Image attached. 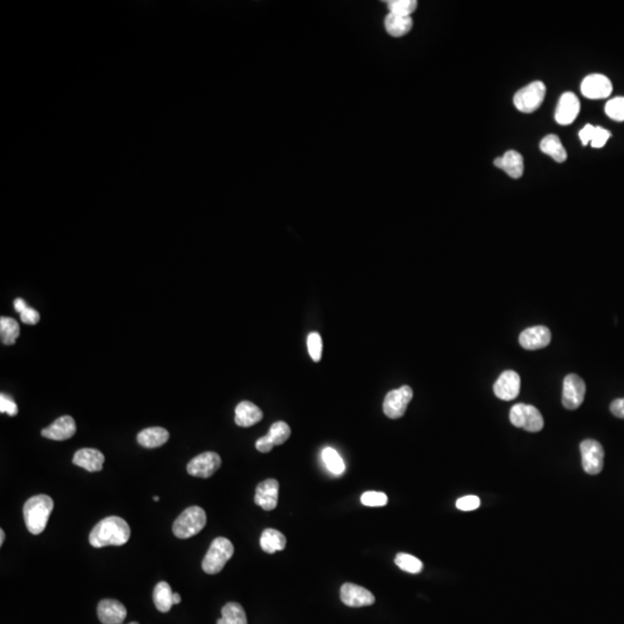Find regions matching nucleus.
<instances>
[{
	"instance_id": "9d476101",
	"label": "nucleus",
	"mask_w": 624,
	"mask_h": 624,
	"mask_svg": "<svg viewBox=\"0 0 624 624\" xmlns=\"http://www.w3.org/2000/svg\"><path fill=\"white\" fill-rule=\"evenodd\" d=\"M221 467V457L217 452H204L188 463V473L195 478L208 479Z\"/></svg>"
},
{
	"instance_id": "72a5a7b5",
	"label": "nucleus",
	"mask_w": 624,
	"mask_h": 624,
	"mask_svg": "<svg viewBox=\"0 0 624 624\" xmlns=\"http://www.w3.org/2000/svg\"><path fill=\"white\" fill-rule=\"evenodd\" d=\"M308 350H309L311 359L315 362L322 360L323 341L322 337L317 332L310 333L308 337Z\"/></svg>"
},
{
	"instance_id": "a19ab883",
	"label": "nucleus",
	"mask_w": 624,
	"mask_h": 624,
	"mask_svg": "<svg viewBox=\"0 0 624 624\" xmlns=\"http://www.w3.org/2000/svg\"><path fill=\"white\" fill-rule=\"evenodd\" d=\"M594 130H596V127L591 125V124H587L586 127L579 132V138H581L583 145L586 146L590 144L591 140L593 138Z\"/></svg>"
},
{
	"instance_id": "49530a36",
	"label": "nucleus",
	"mask_w": 624,
	"mask_h": 624,
	"mask_svg": "<svg viewBox=\"0 0 624 624\" xmlns=\"http://www.w3.org/2000/svg\"><path fill=\"white\" fill-rule=\"evenodd\" d=\"M153 500H154V502H158V496H154V497H153Z\"/></svg>"
},
{
	"instance_id": "f257e3e1",
	"label": "nucleus",
	"mask_w": 624,
	"mask_h": 624,
	"mask_svg": "<svg viewBox=\"0 0 624 624\" xmlns=\"http://www.w3.org/2000/svg\"><path fill=\"white\" fill-rule=\"evenodd\" d=\"M130 537L129 524L121 517L112 516L107 517L96 524L90 532V542L95 548L123 546Z\"/></svg>"
},
{
	"instance_id": "2eb2a0df",
	"label": "nucleus",
	"mask_w": 624,
	"mask_h": 624,
	"mask_svg": "<svg viewBox=\"0 0 624 624\" xmlns=\"http://www.w3.org/2000/svg\"><path fill=\"white\" fill-rule=\"evenodd\" d=\"M552 340V333L546 326L526 328L520 333V343L527 350H541L547 347Z\"/></svg>"
},
{
	"instance_id": "ddd939ff",
	"label": "nucleus",
	"mask_w": 624,
	"mask_h": 624,
	"mask_svg": "<svg viewBox=\"0 0 624 624\" xmlns=\"http://www.w3.org/2000/svg\"><path fill=\"white\" fill-rule=\"evenodd\" d=\"M520 377L516 371H504L494 384L495 396L505 402L516 399L520 394Z\"/></svg>"
},
{
	"instance_id": "473e14b6",
	"label": "nucleus",
	"mask_w": 624,
	"mask_h": 624,
	"mask_svg": "<svg viewBox=\"0 0 624 624\" xmlns=\"http://www.w3.org/2000/svg\"><path fill=\"white\" fill-rule=\"evenodd\" d=\"M605 112L613 121L624 122V97L609 99L606 104Z\"/></svg>"
},
{
	"instance_id": "5701e85b",
	"label": "nucleus",
	"mask_w": 624,
	"mask_h": 624,
	"mask_svg": "<svg viewBox=\"0 0 624 624\" xmlns=\"http://www.w3.org/2000/svg\"><path fill=\"white\" fill-rule=\"evenodd\" d=\"M540 149L542 153L549 155L550 158L559 163L566 162V158H568L564 146L559 140V136H555V134H548V136H544V139L541 140Z\"/></svg>"
},
{
	"instance_id": "4468645a",
	"label": "nucleus",
	"mask_w": 624,
	"mask_h": 624,
	"mask_svg": "<svg viewBox=\"0 0 624 624\" xmlns=\"http://www.w3.org/2000/svg\"><path fill=\"white\" fill-rule=\"evenodd\" d=\"M279 483L275 479H267L257 485L254 503L265 511L274 510L278 507Z\"/></svg>"
},
{
	"instance_id": "7ed1b4c3",
	"label": "nucleus",
	"mask_w": 624,
	"mask_h": 624,
	"mask_svg": "<svg viewBox=\"0 0 624 624\" xmlns=\"http://www.w3.org/2000/svg\"><path fill=\"white\" fill-rule=\"evenodd\" d=\"M206 522L208 517L204 509L199 507H188L173 522V534L180 539L192 538L204 529Z\"/></svg>"
},
{
	"instance_id": "7c9ffc66",
	"label": "nucleus",
	"mask_w": 624,
	"mask_h": 624,
	"mask_svg": "<svg viewBox=\"0 0 624 624\" xmlns=\"http://www.w3.org/2000/svg\"><path fill=\"white\" fill-rule=\"evenodd\" d=\"M291 426H288L284 421H279L271 426L267 436L272 441L274 446H276V445H282L287 442L288 439L291 437Z\"/></svg>"
},
{
	"instance_id": "a211bd4d",
	"label": "nucleus",
	"mask_w": 624,
	"mask_h": 624,
	"mask_svg": "<svg viewBox=\"0 0 624 624\" xmlns=\"http://www.w3.org/2000/svg\"><path fill=\"white\" fill-rule=\"evenodd\" d=\"M77 424L75 419L68 415L59 417L51 426L42 430V436L53 441H66L75 436Z\"/></svg>"
},
{
	"instance_id": "cd10ccee",
	"label": "nucleus",
	"mask_w": 624,
	"mask_h": 624,
	"mask_svg": "<svg viewBox=\"0 0 624 624\" xmlns=\"http://www.w3.org/2000/svg\"><path fill=\"white\" fill-rule=\"evenodd\" d=\"M0 335L1 343L7 346L14 345L20 335V326L16 319L10 317H1L0 319Z\"/></svg>"
},
{
	"instance_id": "412c9836",
	"label": "nucleus",
	"mask_w": 624,
	"mask_h": 624,
	"mask_svg": "<svg viewBox=\"0 0 624 624\" xmlns=\"http://www.w3.org/2000/svg\"><path fill=\"white\" fill-rule=\"evenodd\" d=\"M263 411L251 402H242L235 409V422L237 426L247 428L263 420Z\"/></svg>"
},
{
	"instance_id": "aec40b11",
	"label": "nucleus",
	"mask_w": 624,
	"mask_h": 624,
	"mask_svg": "<svg viewBox=\"0 0 624 624\" xmlns=\"http://www.w3.org/2000/svg\"><path fill=\"white\" fill-rule=\"evenodd\" d=\"M494 163L515 180L520 178L524 173V158L518 151H507L503 156L496 158Z\"/></svg>"
},
{
	"instance_id": "bb28decb",
	"label": "nucleus",
	"mask_w": 624,
	"mask_h": 624,
	"mask_svg": "<svg viewBox=\"0 0 624 624\" xmlns=\"http://www.w3.org/2000/svg\"><path fill=\"white\" fill-rule=\"evenodd\" d=\"M221 618L217 624H247V614L240 603H228L221 610Z\"/></svg>"
},
{
	"instance_id": "f704fd0d",
	"label": "nucleus",
	"mask_w": 624,
	"mask_h": 624,
	"mask_svg": "<svg viewBox=\"0 0 624 624\" xmlns=\"http://www.w3.org/2000/svg\"><path fill=\"white\" fill-rule=\"evenodd\" d=\"M389 498L384 493L367 492L361 496V503L365 507H385Z\"/></svg>"
},
{
	"instance_id": "6e6552de",
	"label": "nucleus",
	"mask_w": 624,
	"mask_h": 624,
	"mask_svg": "<svg viewBox=\"0 0 624 624\" xmlns=\"http://www.w3.org/2000/svg\"><path fill=\"white\" fill-rule=\"evenodd\" d=\"M581 461L583 467L587 474L596 475L603 468V445L596 442L594 439H585L581 443Z\"/></svg>"
},
{
	"instance_id": "20e7f679",
	"label": "nucleus",
	"mask_w": 624,
	"mask_h": 624,
	"mask_svg": "<svg viewBox=\"0 0 624 624\" xmlns=\"http://www.w3.org/2000/svg\"><path fill=\"white\" fill-rule=\"evenodd\" d=\"M234 555V546L227 538L215 539L210 544L206 556L203 559V570L208 575H217L222 571L229 559Z\"/></svg>"
},
{
	"instance_id": "393cba45",
	"label": "nucleus",
	"mask_w": 624,
	"mask_h": 624,
	"mask_svg": "<svg viewBox=\"0 0 624 624\" xmlns=\"http://www.w3.org/2000/svg\"><path fill=\"white\" fill-rule=\"evenodd\" d=\"M413 27V20L411 16H402L389 13L385 19V28L391 36L402 38L407 34Z\"/></svg>"
},
{
	"instance_id": "1a4fd4ad",
	"label": "nucleus",
	"mask_w": 624,
	"mask_h": 624,
	"mask_svg": "<svg viewBox=\"0 0 624 624\" xmlns=\"http://www.w3.org/2000/svg\"><path fill=\"white\" fill-rule=\"evenodd\" d=\"M586 387L578 375L570 374L563 382L562 404L566 409H577L584 402Z\"/></svg>"
},
{
	"instance_id": "c756f323",
	"label": "nucleus",
	"mask_w": 624,
	"mask_h": 624,
	"mask_svg": "<svg viewBox=\"0 0 624 624\" xmlns=\"http://www.w3.org/2000/svg\"><path fill=\"white\" fill-rule=\"evenodd\" d=\"M394 563L397 566L402 569V571L408 574H420L424 570V563L409 554L399 553L394 559Z\"/></svg>"
},
{
	"instance_id": "a18cd8bd",
	"label": "nucleus",
	"mask_w": 624,
	"mask_h": 624,
	"mask_svg": "<svg viewBox=\"0 0 624 624\" xmlns=\"http://www.w3.org/2000/svg\"><path fill=\"white\" fill-rule=\"evenodd\" d=\"M4 541H5V532H4V529H1L0 531V546H3Z\"/></svg>"
},
{
	"instance_id": "a878e982",
	"label": "nucleus",
	"mask_w": 624,
	"mask_h": 624,
	"mask_svg": "<svg viewBox=\"0 0 624 624\" xmlns=\"http://www.w3.org/2000/svg\"><path fill=\"white\" fill-rule=\"evenodd\" d=\"M173 592L171 591V585L166 581H160L155 586L154 592H153V600H154L155 607L158 608V612L168 613L171 610L173 606Z\"/></svg>"
},
{
	"instance_id": "0eeeda50",
	"label": "nucleus",
	"mask_w": 624,
	"mask_h": 624,
	"mask_svg": "<svg viewBox=\"0 0 624 624\" xmlns=\"http://www.w3.org/2000/svg\"><path fill=\"white\" fill-rule=\"evenodd\" d=\"M411 399H413V389L408 385L389 391L384 399V413L392 420L400 419L405 414L408 404L411 402Z\"/></svg>"
},
{
	"instance_id": "4be33fe9",
	"label": "nucleus",
	"mask_w": 624,
	"mask_h": 624,
	"mask_svg": "<svg viewBox=\"0 0 624 624\" xmlns=\"http://www.w3.org/2000/svg\"><path fill=\"white\" fill-rule=\"evenodd\" d=\"M138 443L147 448H160L169 439V433L161 426H151L138 434Z\"/></svg>"
},
{
	"instance_id": "c03bdc74",
	"label": "nucleus",
	"mask_w": 624,
	"mask_h": 624,
	"mask_svg": "<svg viewBox=\"0 0 624 624\" xmlns=\"http://www.w3.org/2000/svg\"><path fill=\"white\" fill-rule=\"evenodd\" d=\"M173 605H178V603H181V601H182V598H181L180 594L173 593Z\"/></svg>"
},
{
	"instance_id": "dca6fc26",
	"label": "nucleus",
	"mask_w": 624,
	"mask_h": 624,
	"mask_svg": "<svg viewBox=\"0 0 624 624\" xmlns=\"http://www.w3.org/2000/svg\"><path fill=\"white\" fill-rule=\"evenodd\" d=\"M581 110V102L574 93L563 94L557 104L555 119L559 125H569L574 123Z\"/></svg>"
},
{
	"instance_id": "e433bc0d",
	"label": "nucleus",
	"mask_w": 624,
	"mask_h": 624,
	"mask_svg": "<svg viewBox=\"0 0 624 624\" xmlns=\"http://www.w3.org/2000/svg\"><path fill=\"white\" fill-rule=\"evenodd\" d=\"M610 136L612 134L609 131L605 130L603 127H596L593 138L591 140V146L593 149H601L606 145V142L610 138Z\"/></svg>"
},
{
	"instance_id": "f03ea898",
	"label": "nucleus",
	"mask_w": 624,
	"mask_h": 624,
	"mask_svg": "<svg viewBox=\"0 0 624 624\" xmlns=\"http://www.w3.org/2000/svg\"><path fill=\"white\" fill-rule=\"evenodd\" d=\"M53 510V498L48 495L33 496L26 502L23 505V518L31 534H41L45 529Z\"/></svg>"
},
{
	"instance_id": "4c0bfd02",
	"label": "nucleus",
	"mask_w": 624,
	"mask_h": 624,
	"mask_svg": "<svg viewBox=\"0 0 624 624\" xmlns=\"http://www.w3.org/2000/svg\"><path fill=\"white\" fill-rule=\"evenodd\" d=\"M0 411L6 413L10 416H16L18 414V406H16V402L4 393L0 396Z\"/></svg>"
},
{
	"instance_id": "6ab92c4d",
	"label": "nucleus",
	"mask_w": 624,
	"mask_h": 624,
	"mask_svg": "<svg viewBox=\"0 0 624 624\" xmlns=\"http://www.w3.org/2000/svg\"><path fill=\"white\" fill-rule=\"evenodd\" d=\"M104 461V454L96 448H81L73 457V463L88 472L102 470Z\"/></svg>"
},
{
	"instance_id": "de8ad7c7",
	"label": "nucleus",
	"mask_w": 624,
	"mask_h": 624,
	"mask_svg": "<svg viewBox=\"0 0 624 624\" xmlns=\"http://www.w3.org/2000/svg\"><path fill=\"white\" fill-rule=\"evenodd\" d=\"M129 624H139V623H138V622H131V623H129Z\"/></svg>"
},
{
	"instance_id": "79ce46f5",
	"label": "nucleus",
	"mask_w": 624,
	"mask_h": 624,
	"mask_svg": "<svg viewBox=\"0 0 624 624\" xmlns=\"http://www.w3.org/2000/svg\"><path fill=\"white\" fill-rule=\"evenodd\" d=\"M610 411L615 416L624 419V398L614 400L610 405Z\"/></svg>"
},
{
	"instance_id": "c85d7f7f",
	"label": "nucleus",
	"mask_w": 624,
	"mask_h": 624,
	"mask_svg": "<svg viewBox=\"0 0 624 624\" xmlns=\"http://www.w3.org/2000/svg\"><path fill=\"white\" fill-rule=\"evenodd\" d=\"M323 461H324L325 465L328 467L330 472L335 474V475H340L345 472V463H343V458L340 457V454L338 453L334 448H326L323 450L322 453Z\"/></svg>"
},
{
	"instance_id": "f3484780",
	"label": "nucleus",
	"mask_w": 624,
	"mask_h": 624,
	"mask_svg": "<svg viewBox=\"0 0 624 624\" xmlns=\"http://www.w3.org/2000/svg\"><path fill=\"white\" fill-rule=\"evenodd\" d=\"M127 610L118 600L104 599L97 606V616L103 624H123Z\"/></svg>"
},
{
	"instance_id": "ea45409f",
	"label": "nucleus",
	"mask_w": 624,
	"mask_h": 624,
	"mask_svg": "<svg viewBox=\"0 0 624 624\" xmlns=\"http://www.w3.org/2000/svg\"><path fill=\"white\" fill-rule=\"evenodd\" d=\"M273 448H274V444H273L272 441L269 439L267 435L260 437L256 442V448L258 451L262 452V453H267Z\"/></svg>"
},
{
	"instance_id": "2f4dec72",
	"label": "nucleus",
	"mask_w": 624,
	"mask_h": 624,
	"mask_svg": "<svg viewBox=\"0 0 624 624\" xmlns=\"http://www.w3.org/2000/svg\"><path fill=\"white\" fill-rule=\"evenodd\" d=\"M387 4L389 13L402 16H411L417 7V1L415 0H393L387 1Z\"/></svg>"
},
{
	"instance_id": "c9c22d12",
	"label": "nucleus",
	"mask_w": 624,
	"mask_h": 624,
	"mask_svg": "<svg viewBox=\"0 0 624 624\" xmlns=\"http://www.w3.org/2000/svg\"><path fill=\"white\" fill-rule=\"evenodd\" d=\"M480 505H481V500L474 495L463 496V497L459 498L456 503V507L461 511L476 510L478 507H480Z\"/></svg>"
},
{
	"instance_id": "9b49d317",
	"label": "nucleus",
	"mask_w": 624,
	"mask_h": 624,
	"mask_svg": "<svg viewBox=\"0 0 624 624\" xmlns=\"http://www.w3.org/2000/svg\"><path fill=\"white\" fill-rule=\"evenodd\" d=\"M581 90L586 99H606L612 94V81L603 75H587L581 82Z\"/></svg>"
},
{
	"instance_id": "39448f33",
	"label": "nucleus",
	"mask_w": 624,
	"mask_h": 624,
	"mask_svg": "<svg viewBox=\"0 0 624 624\" xmlns=\"http://www.w3.org/2000/svg\"><path fill=\"white\" fill-rule=\"evenodd\" d=\"M510 421L517 428H522L529 433H538L544 428V417L534 406L517 404L510 411Z\"/></svg>"
},
{
	"instance_id": "f8f14e48",
	"label": "nucleus",
	"mask_w": 624,
	"mask_h": 624,
	"mask_svg": "<svg viewBox=\"0 0 624 624\" xmlns=\"http://www.w3.org/2000/svg\"><path fill=\"white\" fill-rule=\"evenodd\" d=\"M340 598L345 605L355 608L374 605L376 601L374 594L371 593L370 591L352 583H346L341 586Z\"/></svg>"
},
{
	"instance_id": "423d86ee",
	"label": "nucleus",
	"mask_w": 624,
	"mask_h": 624,
	"mask_svg": "<svg viewBox=\"0 0 624 624\" xmlns=\"http://www.w3.org/2000/svg\"><path fill=\"white\" fill-rule=\"evenodd\" d=\"M546 96V86L541 81H534L529 86L517 92L513 99L516 108L524 114H531L538 110Z\"/></svg>"
},
{
	"instance_id": "37998d69",
	"label": "nucleus",
	"mask_w": 624,
	"mask_h": 624,
	"mask_svg": "<svg viewBox=\"0 0 624 624\" xmlns=\"http://www.w3.org/2000/svg\"><path fill=\"white\" fill-rule=\"evenodd\" d=\"M14 308H16V311L21 313V312L25 311L28 306H27L25 301L22 300V298H16V300L14 301Z\"/></svg>"
},
{
	"instance_id": "b1692460",
	"label": "nucleus",
	"mask_w": 624,
	"mask_h": 624,
	"mask_svg": "<svg viewBox=\"0 0 624 624\" xmlns=\"http://www.w3.org/2000/svg\"><path fill=\"white\" fill-rule=\"evenodd\" d=\"M287 540L281 532L278 529H267L263 532L260 537V547L267 554H274L281 552L286 548Z\"/></svg>"
},
{
	"instance_id": "58836bf2",
	"label": "nucleus",
	"mask_w": 624,
	"mask_h": 624,
	"mask_svg": "<svg viewBox=\"0 0 624 624\" xmlns=\"http://www.w3.org/2000/svg\"><path fill=\"white\" fill-rule=\"evenodd\" d=\"M20 318H21L22 323H25V324L35 325L40 322L41 316L36 310L28 306L25 311H22L20 313Z\"/></svg>"
}]
</instances>
